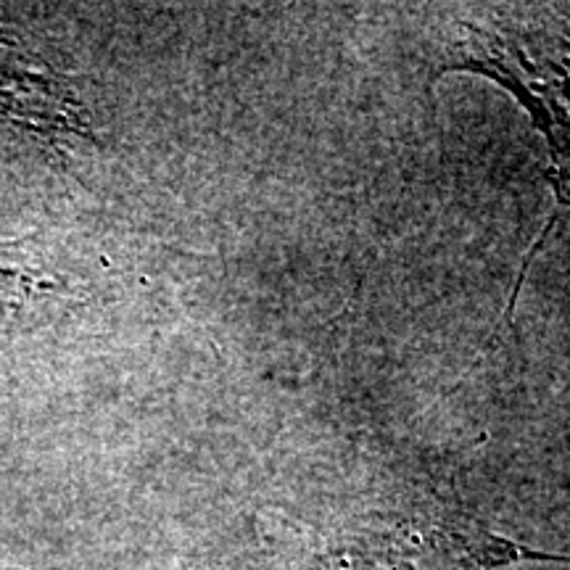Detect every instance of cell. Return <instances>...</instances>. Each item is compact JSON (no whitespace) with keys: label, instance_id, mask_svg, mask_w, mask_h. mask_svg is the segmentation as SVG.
<instances>
[{"label":"cell","instance_id":"6da1fadb","mask_svg":"<svg viewBox=\"0 0 570 570\" xmlns=\"http://www.w3.org/2000/svg\"><path fill=\"white\" fill-rule=\"evenodd\" d=\"M570 554L502 537L404 458L367 454L344 481L283 518L252 570H504Z\"/></svg>","mask_w":570,"mask_h":570},{"label":"cell","instance_id":"3957f363","mask_svg":"<svg viewBox=\"0 0 570 570\" xmlns=\"http://www.w3.org/2000/svg\"><path fill=\"white\" fill-rule=\"evenodd\" d=\"M56 294L59 281L48 275L21 240L0 246V333L19 331L40 317Z\"/></svg>","mask_w":570,"mask_h":570},{"label":"cell","instance_id":"7a4b0ae2","mask_svg":"<svg viewBox=\"0 0 570 570\" xmlns=\"http://www.w3.org/2000/svg\"><path fill=\"white\" fill-rule=\"evenodd\" d=\"M436 71L494 80L529 111L550 154L558 206H570V6H465L439 35Z\"/></svg>","mask_w":570,"mask_h":570}]
</instances>
